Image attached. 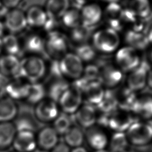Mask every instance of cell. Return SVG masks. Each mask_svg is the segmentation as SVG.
Listing matches in <instances>:
<instances>
[{"mask_svg":"<svg viewBox=\"0 0 152 152\" xmlns=\"http://www.w3.org/2000/svg\"><path fill=\"white\" fill-rule=\"evenodd\" d=\"M150 66L147 62L143 61L131 73L127 78V87L133 91L143 89L147 83Z\"/></svg>","mask_w":152,"mask_h":152,"instance_id":"obj_10","label":"cell"},{"mask_svg":"<svg viewBox=\"0 0 152 152\" xmlns=\"http://www.w3.org/2000/svg\"><path fill=\"white\" fill-rule=\"evenodd\" d=\"M2 4L8 9L11 10L17 8L22 0H1Z\"/></svg>","mask_w":152,"mask_h":152,"instance_id":"obj_45","label":"cell"},{"mask_svg":"<svg viewBox=\"0 0 152 152\" xmlns=\"http://www.w3.org/2000/svg\"><path fill=\"white\" fill-rule=\"evenodd\" d=\"M18 108L14 100L10 97L0 99V122H10L17 115Z\"/></svg>","mask_w":152,"mask_h":152,"instance_id":"obj_26","label":"cell"},{"mask_svg":"<svg viewBox=\"0 0 152 152\" xmlns=\"http://www.w3.org/2000/svg\"><path fill=\"white\" fill-rule=\"evenodd\" d=\"M33 152H49L48 150H45L43 149H40V150H35L33 151Z\"/></svg>","mask_w":152,"mask_h":152,"instance_id":"obj_55","label":"cell"},{"mask_svg":"<svg viewBox=\"0 0 152 152\" xmlns=\"http://www.w3.org/2000/svg\"><path fill=\"white\" fill-rule=\"evenodd\" d=\"M73 1L75 4L76 5L75 7L80 9V8H81L86 4L90 3V1L91 0H73Z\"/></svg>","mask_w":152,"mask_h":152,"instance_id":"obj_47","label":"cell"},{"mask_svg":"<svg viewBox=\"0 0 152 152\" xmlns=\"http://www.w3.org/2000/svg\"><path fill=\"white\" fill-rule=\"evenodd\" d=\"M3 49L7 54L17 56L21 50L20 42L15 34L10 33L5 35L2 38Z\"/></svg>","mask_w":152,"mask_h":152,"instance_id":"obj_36","label":"cell"},{"mask_svg":"<svg viewBox=\"0 0 152 152\" xmlns=\"http://www.w3.org/2000/svg\"><path fill=\"white\" fill-rule=\"evenodd\" d=\"M69 86V84L64 80V77L52 78V81L50 82L47 90L49 99L55 102H59L61 96Z\"/></svg>","mask_w":152,"mask_h":152,"instance_id":"obj_27","label":"cell"},{"mask_svg":"<svg viewBox=\"0 0 152 152\" xmlns=\"http://www.w3.org/2000/svg\"><path fill=\"white\" fill-rule=\"evenodd\" d=\"M18 152H31L35 150L36 141L34 132L30 131H18L12 142Z\"/></svg>","mask_w":152,"mask_h":152,"instance_id":"obj_16","label":"cell"},{"mask_svg":"<svg viewBox=\"0 0 152 152\" xmlns=\"http://www.w3.org/2000/svg\"><path fill=\"white\" fill-rule=\"evenodd\" d=\"M61 20L62 24L71 30L80 26L81 24L80 10L75 7L69 8Z\"/></svg>","mask_w":152,"mask_h":152,"instance_id":"obj_32","label":"cell"},{"mask_svg":"<svg viewBox=\"0 0 152 152\" xmlns=\"http://www.w3.org/2000/svg\"><path fill=\"white\" fill-rule=\"evenodd\" d=\"M135 122L134 118L129 111L120 109L110 113H103L104 126L109 127L116 132H124Z\"/></svg>","mask_w":152,"mask_h":152,"instance_id":"obj_4","label":"cell"},{"mask_svg":"<svg viewBox=\"0 0 152 152\" xmlns=\"http://www.w3.org/2000/svg\"><path fill=\"white\" fill-rule=\"evenodd\" d=\"M84 138L83 131L77 126H71L64 134L65 143L71 147H80L83 142Z\"/></svg>","mask_w":152,"mask_h":152,"instance_id":"obj_34","label":"cell"},{"mask_svg":"<svg viewBox=\"0 0 152 152\" xmlns=\"http://www.w3.org/2000/svg\"><path fill=\"white\" fill-rule=\"evenodd\" d=\"M126 152H134V151H133V150H131V151H126Z\"/></svg>","mask_w":152,"mask_h":152,"instance_id":"obj_59","label":"cell"},{"mask_svg":"<svg viewBox=\"0 0 152 152\" xmlns=\"http://www.w3.org/2000/svg\"><path fill=\"white\" fill-rule=\"evenodd\" d=\"M17 129L10 122H0V149H5L12 144Z\"/></svg>","mask_w":152,"mask_h":152,"instance_id":"obj_28","label":"cell"},{"mask_svg":"<svg viewBox=\"0 0 152 152\" xmlns=\"http://www.w3.org/2000/svg\"><path fill=\"white\" fill-rule=\"evenodd\" d=\"M20 60L17 56L7 54L0 57V72L8 77L20 78Z\"/></svg>","mask_w":152,"mask_h":152,"instance_id":"obj_17","label":"cell"},{"mask_svg":"<svg viewBox=\"0 0 152 152\" xmlns=\"http://www.w3.org/2000/svg\"><path fill=\"white\" fill-rule=\"evenodd\" d=\"M58 23L57 20L48 18L43 28L45 30L49 33V32L56 30L55 28L58 26Z\"/></svg>","mask_w":152,"mask_h":152,"instance_id":"obj_43","label":"cell"},{"mask_svg":"<svg viewBox=\"0 0 152 152\" xmlns=\"http://www.w3.org/2000/svg\"><path fill=\"white\" fill-rule=\"evenodd\" d=\"M122 78V71L118 66L107 64L100 69L101 83L109 88L116 87Z\"/></svg>","mask_w":152,"mask_h":152,"instance_id":"obj_15","label":"cell"},{"mask_svg":"<svg viewBox=\"0 0 152 152\" xmlns=\"http://www.w3.org/2000/svg\"><path fill=\"white\" fill-rule=\"evenodd\" d=\"M34 112L37 119L42 123L55 120L59 113L56 102L50 99H43L38 103Z\"/></svg>","mask_w":152,"mask_h":152,"instance_id":"obj_13","label":"cell"},{"mask_svg":"<svg viewBox=\"0 0 152 152\" xmlns=\"http://www.w3.org/2000/svg\"><path fill=\"white\" fill-rule=\"evenodd\" d=\"M86 138L88 144L93 149L103 150L107 144V138L104 132L100 128L91 126L87 129Z\"/></svg>","mask_w":152,"mask_h":152,"instance_id":"obj_18","label":"cell"},{"mask_svg":"<svg viewBox=\"0 0 152 152\" xmlns=\"http://www.w3.org/2000/svg\"><path fill=\"white\" fill-rule=\"evenodd\" d=\"M147 83L149 87H150L152 89V69L149 70L147 75Z\"/></svg>","mask_w":152,"mask_h":152,"instance_id":"obj_49","label":"cell"},{"mask_svg":"<svg viewBox=\"0 0 152 152\" xmlns=\"http://www.w3.org/2000/svg\"><path fill=\"white\" fill-rule=\"evenodd\" d=\"M144 119L152 118V97L144 95L137 97L131 110Z\"/></svg>","mask_w":152,"mask_h":152,"instance_id":"obj_23","label":"cell"},{"mask_svg":"<svg viewBox=\"0 0 152 152\" xmlns=\"http://www.w3.org/2000/svg\"><path fill=\"white\" fill-rule=\"evenodd\" d=\"M81 24L91 28L100 23L103 16L102 7L94 2H90L84 5L80 10Z\"/></svg>","mask_w":152,"mask_h":152,"instance_id":"obj_12","label":"cell"},{"mask_svg":"<svg viewBox=\"0 0 152 152\" xmlns=\"http://www.w3.org/2000/svg\"><path fill=\"white\" fill-rule=\"evenodd\" d=\"M15 118L14 124L17 132L30 131L34 132L40 128V123L36 118L34 109L29 105H20Z\"/></svg>","mask_w":152,"mask_h":152,"instance_id":"obj_7","label":"cell"},{"mask_svg":"<svg viewBox=\"0 0 152 152\" xmlns=\"http://www.w3.org/2000/svg\"><path fill=\"white\" fill-rule=\"evenodd\" d=\"M23 48L31 54H39L45 50V40L38 34L31 33L23 41Z\"/></svg>","mask_w":152,"mask_h":152,"instance_id":"obj_25","label":"cell"},{"mask_svg":"<svg viewBox=\"0 0 152 152\" xmlns=\"http://www.w3.org/2000/svg\"><path fill=\"white\" fill-rule=\"evenodd\" d=\"M129 141L124 132H116L111 137L110 151L112 152H126L128 151Z\"/></svg>","mask_w":152,"mask_h":152,"instance_id":"obj_35","label":"cell"},{"mask_svg":"<svg viewBox=\"0 0 152 152\" xmlns=\"http://www.w3.org/2000/svg\"><path fill=\"white\" fill-rule=\"evenodd\" d=\"M147 37H148L149 42L152 43V27L151 28V29H150V31H149V33H148Z\"/></svg>","mask_w":152,"mask_h":152,"instance_id":"obj_52","label":"cell"},{"mask_svg":"<svg viewBox=\"0 0 152 152\" xmlns=\"http://www.w3.org/2000/svg\"><path fill=\"white\" fill-rule=\"evenodd\" d=\"M59 63L63 77L77 80L83 75V61L75 53H66L59 60Z\"/></svg>","mask_w":152,"mask_h":152,"instance_id":"obj_6","label":"cell"},{"mask_svg":"<svg viewBox=\"0 0 152 152\" xmlns=\"http://www.w3.org/2000/svg\"><path fill=\"white\" fill-rule=\"evenodd\" d=\"M71 152H87V151L84 148L80 146V147H75L74 150L71 151Z\"/></svg>","mask_w":152,"mask_h":152,"instance_id":"obj_50","label":"cell"},{"mask_svg":"<svg viewBox=\"0 0 152 152\" xmlns=\"http://www.w3.org/2000/svg\"><path fill=\"white\" fill-rule=\"evenodd\" d=\"M28 86L29 83L21 81L20 78H14V80L10 81L7 86L5 94L12 100L26 98Z\"/></svg>","mask_w":152,"mask_h":152,"instance_id":"obj_24","label":"cell"},{"mask_svg":"<svg viewBox=\"0 0 152 152\" xmlns=\"http://www.w3.org/2000/svg\"><path fill=\"white\" fill-rule=\"evenodd\" d=\"M25 14L27 24L33 27H43L48 18L45 9L38 5L31 6Z\"/></svg>","mask_w":152,"mask_h":152,"instance_id":"obj_21","label":"cell"},{"mask_svg":"<svg viewBox=\"0 0 152 152\" xmlns=\"http://www.w3.org/2000/svg\"><path fill=\"white\" fill-rule=\"evenodd\" d=\"M101 1L108 2V3H112V2H117L119 0H101Z\"/></svg>","mask_w":152,"mask_h":152,"instance_id":"obj_54","label":"cell"},{"mask_svg":"<svg viewBox=\"0 0 152 152\" xmlns=\"http://www.w3.org/2000/svg\"><path fill=\"white\" fill-rule=\"evenodd\" d=\"M52 152H70L69 145L64 142H60L52 148Z\"/></svg>","mask_w":152,"mask_h":152,"instance_id":"obj_46","label":"cell"},{"mask_svg":"<svg viewBox=\"0 0 152 152\" xmlns=\"http://www.w3.org/2000/svg\"><path fill=\"white\" fill-rule=\"evenodd\" d=\"M120 43L118 32L109 27L101 28L95 31L92 36V46L102 53H111L115 52Z\"/></svg>","mask_w":152,"mask_h":152,"instance_id":"obj_1","label":"cell"},{"mask_svg":"<svg viewBox=\"0 0 152 152\" xmlns=\"http://www.w3.org/2000/svg\"><path fill=\"white\" fill-rule=\"evenodd\" d=\"M115 92L119 107L125 110L131 111L137 97L135 92L130 90L128 87L122 88Z\"/></svg>","mask_w":152,"mask_h":152,"instance_id":"obj_30","label":"cell"},{"mask_svg":"<svg viewBox=\"0 0 152 152\" xmlns=\"http://www.w3.org/2000/svg\"><path fill=\"white\" fill-rule=\"evenodd\" d=\"M73 120V116H69L67 113H62L55 119L53 128L58 134H64L71 126Z\"/></svg>","mask_w":152,"mask_h":152,"instance_id":"obj_38","label":"cell"},{"mask_svg":"<svg viewBox=\"0 0 152 152\" xmlns=\"http://www.w3.org/2000/svg\"><path fill=\"white\" fill-rule=\"evenodd\" d=\"M82 100L83 94L81 91L72 84L64 91L58 102L64 113L72 114L79 109Z\"/></svg>","mask_w":152,"mask_h":152,"instance_id":"obj_8","label":"cell"},{"mask_svg":"<svg viewBox=\"0 0 152 152\" xmlns=\"http://www.w3.org/2000/svg\"><path fill=\"white\" fill-rule=\"evenodd\" d=\"M68 39L58 30L48 33L45 39V50L53 60H59L68 53Z\"/></svg>","mask_w":152,"mask_h":152,"instance_id":"obj_3","label":"cell"},{"mask_svg":"<svg viewBox=\"0 0 152 152\" xmlns=\"http://www.w3.org/2000/svg\"><path fill=\"white\" fill-rule=\"evenodd\" d=\"M75 53L83 62H90L96 57V50L92 45H91L87 43L78 45L75 49Z\"/></svg>","mask_w":152,"mask_h":152,"instance_id":"obj_41","label":"cell"},{"mask_svg":"<svg viewBox=\"0 0 152 152\" xmlns=\"http://www.w3.org/2000/svg\"><path fill=\"white\" fill-rule=\"evenodd\" d=\"M102 113H110L119 107L116 92L110 89L104 91L101 102L96 106Z\"/></svg>","mask_w":152,"mask_h":152,"instance_id":"obj_29","label":"cell"},{"mask_svg":"<svg viewBox=\"0 0 152 152\" xmlns=\"http://www.w3.org/2000/svg\"><path fill=\"white\" fill-rule=\"evenodd\" d=\"M58 133L53 127L46 126L41 129L37 137V143L45 150L53 148L58 143Z\"/></svg>","mask_w":152,"mask_h":152,"instance_id":"obj_22","label":"cell"},{"mask_svg":"<svg viewBox=\"0 0 152 152\" xmlns=\"http://www.w3.org/2000/svg\"><path fill=\"white\" fill-rule=\"evenodd\" d=\"M90 36V28H87L83 25L71 29L70 33L71 40L78 45L87 43Z\"/></svg>","mask_w":152,"mask_h":152,"instance_id":"obj_37","label":"cell"},{"mask_svg":"<svg viewBox=\"0 0 152 152\" xmlns=\"http://www.w3.org/2000/svg\"><path fill=\"white\" fill-rule=\"evenodd\" d=\"M0 152H8L7 150H5L4 149H0Z\"/></svg>","mask_w":152,"mask_h":152,"instance_id":"obj_57","label":"cell"},{"mask_svg":"<svg viewBox=\"0 0 152 152\" xmlns=\"http://www.w3.org/2000/svg\"><path fill=\"white\" fill-rule=\"evenodd\" d=\"M125 40L129 46L140 50L145 49L150 43L145 34L134 30L128 31L125 34Z\"/></svg>","mask_w":152,"mask_h":152,"instance_id":"obj_31","label":"cell"},{"mask_svg":"<svg viewBox=\"0 0 152 152\" xmlns=\"http://www.w3.org/2000/svg\"><path fill=\"white\" fill-rule=\"evenodd\" d=\"M46 89L43 84L39 82L31 83L26 99L31 104H37L44 99Z\"/></svg>","mask_w":152,"mask_h":152,"instance_id":"obj_33","label":"cell"},{"mask_svg":"<svg viewBox=\"0 0 152 152\" xmlns=\"http://www.w3.org/2000/svg\"><path fill=\"white\" fill-rule=\"evenodd\" d=\"M122 10V7L117 2L109 3L103 12L107 23L114 21H122L121 19Z\"/></svg>","mask_w":152,"mask_h":152,"instance_id":"obj_39","label":"cell"},{"mask_svg":"<svg viewBox=\"0 0 152 152\" xmlns=\"http://www.w3.org/2000/svg\"><path fill=\"white\" fill-rule=\"evenodd\" d=\"M45 61L40 57L33 55L20 60V78H23L31 83L37 82L46 72Z\"/></svg>","mask_w":152,"mask_h":152,"instance_id":"obj_2","label":"cell"},{"mask_svg":"<svg viewBox=\"0 0 152 152\" xmlns=\"http://www.w3.org/2000/svg\"><path fill=\"white\" fill-rule=\"evenodd\" d=\"M10 82V77L0 72V94H5V88Z\"/></svg>","mask_w":152,"mask_h":152,"instance_id":"obj_44","label":"cell"},{"mask_svg":"<svg viewBox=\"0 0 152 152\" xmlns=\"http://www.w3.org/2000/svg\"><path fill=\"white\" fill-rule=\"evenodd\" d=\"M3 44H2V38L0 37V54L1 53L2 50H3Z\"/></svg>","mask_w":152,"mask_h":152,"instance_id":"obj_53","label":"cell"},{"mask_svg":"<svg viewBox=\"0 0 152 152\" xmlns=\"http://www.w3.org/2000/svg\"><path fill=\"white\" fill-rule=\"evenodd\" d=\"M1 0H0V3H1Z\"/></svg>","mask_w":152,"mask_h":152,"instance_id":"obj_60","label":"cell"},{"mask_svg":"<svg viewBox=\"0 0 152 152\" xmlns=\"http://www.w3.org/2000/svg\"><path fill=\"white\" fill-rule=\"evenodd\" d=\"M115 61L118 67L125 72L132 71L140 64V59L135 49L131 46L119 49L115 54Z\"/></svg>","mask_w":152,"mask_h":152,"instance_id":"obj_9","label":"cell"},{"mask_svg":"<svg viewBox=\"0 0 152 152\" xmlns=\"http://www.w3.org/2000/svg\"><path fill=\"white\" fill-rule=\"evenodd\" d=\"M150 59H151V61L152 62V50H151V53H150Z\"/></svg>","mask_w":152,"mask_h":152,"instance_id":"obj_58","label":"cell"},{"mask_svg":"<svg viewBox=\"0 0 152 152\" xmlns=\"http://www.w3.org/2000/svg\"><path fill=\"white\" fill-rule=\"evenodd\" d=\"M69 0H47L45 10L48 18L59 20L70 8Z\"/></svg>","mask_w":152,"mask_h":152,"instance_id":"obj_20","label":"cell"},{"mask_svg":"<svg viewBox=\"0 0 152 152\" xmlns=\"http://www.w3.org/2000/svg\"><path fill=\"white\" fill-rule=\"evenodd\" d=\"M83 77L90 82L100 81V68L96 65L90 64L84 68Z\"/></svg>","mask_w":152,"mask_h":152,"instance_id":"obj_42","label":"cell"},{"mask_svg":"<svg viewBox=\"0 0 152 152\" xmlns=\"http://www.w3.org/2000/svg\"><path fill=\"white\" fill-rule=\"evenodd\" d=\"M104 93L102 84L100 81L90 82L82 92L86 103L97 106L102 100Z\"/></svg>","mask_w":152,"mask_h":152,"instance_id":"obj_19","label":"cell"},{"mask_svg":"<svg viewBox=\"0 0 152 152\" xmlns=\"http://www.w3.org/2000/svg\"><path fill=\"white\" fill-rule=\"evenodd\" d=\"M5 29L4 24L0 20V37L2 36Z\"/></svg>","mask_w":152,"mask_h":152,"instance_id":"obj_51","label":"cell"},{"mask_svg":"<svg viewBox=\"0 0 152 152\" xmlns=\"http://www.w3.org/2000/svg\"><path fill=\"white\" fill-rule=\"evenodd\" d=\"M15 152H18V151H15Z\"/></svg>","mask_w":152,"mask_h":152,"instance_id":"obj_61","label":"cell"},{"mask_svg":"<svg viewBox=\"0 0 152 152\" xmlns=\"http://www.w3.org/2000/svg\"><path fill=\"white\" fill-rule=\"evenodd\" d=\"M10 10L5 7L2 2L0 3V17H5Z\"/></svg>","mask_w":152,"mask_h":152,"instance_id":"obj_48","label":"cell"},{"mask_svg":"<svg viewBox=\"0 0 152 152\" xmlns=\"http://www.w3.org/2000/svg\"><path fill=\"white\" fill-rule=\"evenodd\" d=\"M130 5V8L141 18H147L150 15L151 9L148 0H132Z\"/></svg>","mask_w":152,"mask_h":152,"instance_id":"obj_40","label":"cell"},{"mask_svg":"<svg viewBox=\"0 0 152 152\" xmlns=\"http://www.w3.org/2000/svg\"><path fill=\"white\" fill-rule=\"evenodd\" d=\"M126 135L129 142L133 145H145L152 140V125L135 122L127 129Z\"/></svg>","mask_w":152,"mask_h":152,"instance_id":"obj_5","label":"cell"},{"mask_svg":"<svg viewBox=\"0 0 152 152\" xmlns=\"http://www.w3.org/2000/svg\"><path fill=\"white\" fill-rule=\"evenodd\" d=\"M73 119L83 128L88 129L93 126L97 121L96 112L94 106L86 103L80 107L74 113Z\"/></svg>","mask_w":152,"mask_h":152,"instance_id":"obj_14","label":"cell"},{"mask_svg":"<svg viewBox=\"0 0 152 152\" xmlns=\"http://www.w3.org/2000/svg\"><path fill=\"white\" fill-rule=\"evenodd\" d=\"M4 18L5 28L14 34L23 31L28 26L26 14L17 8L10 10Z\"/></svg>","mask_w":152,"mask_h":152,"instance_id":"obj_11","label":"cell"},{"mask_svg":"<svg viewBox=\"0 0 152 152\" xmlns=\"http://www.w3.org/2000/svg\"><path fill=\"white\" fill-rule=\"evenodd\" d=\"M95 152H112L111 151H110V150H97V151H95Z\"/></svg>","mask_w":152,"mask_h":152,"instance_id":"obj_56","label":"cell"}]
</instances>
